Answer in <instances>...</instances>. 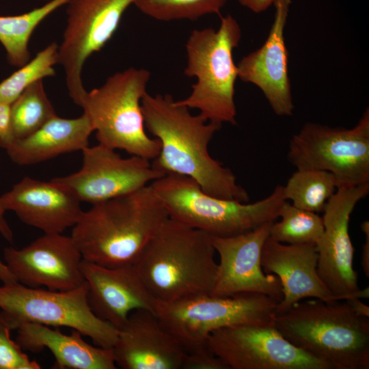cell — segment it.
<instances>
[{
    "label": "cell",
    "mask_w": 369,
    "mask_h": 369,
    "mask_svg": "<svg viewBox=\"0 0 369 369\" xmlns=\"http://www.w3.org/2000/svg\"><path fill=\"white\" fill-rule=\"evenodd\" d=\"M146 128L161 143L152 165L164 174L192 178L206 193L248 202L247 191L234 173L209 154L208 145L221 124L192 114L169 94L146 93L141 100Z\"/></svg>",
    "instance_id": "6da1fadb"
},
{
    "label": "cell",
    "mask_w": 369,
    "mask_h": 369,
    "mask_svg": "<svg viewBox=\"0 0 369 369\" xmlns=\"http://www.w3.org/2000/svg\"><path fill=\"white\" fill-rule=\"evenodd\" d=\"M168 218L149 184L83 210L70 236L85 260L107 267L135 264Z\"/></svg>",
    "instance_id": "7a4b0ae2"
},
{
    "label": "cell",
    "mask_w": 369,
    "mask_h": 369,
    "mask_svg": "<svg viewBox=\"0 0 369 369\" xmlns=\"http://www.w3.org/2000/svg\"><path fill=\"white\" fill-rule=\"evenodd\" d=\"M215 254L208 234L169 217L134 265L152 296L169 302L211 292Z\"/></svg>",
    "instance_id": "3957f363"
},
{
    "label": "cell",
    "mask_w": 369,
    "mask_h": 369,
    "mask_svg": "<svg viewBox=\"0 0 369 369\" xmlns=\"http://www.w3.org/2000/svg\"><path fill=\"white\" fill-rule=\"evenodd\" d=\"M273 325L331 369L369 368V318L355 314L344 300H301L275 314Z\"/></svg>",
    "instance_id": "277c9868"
},
{
    "label": "cell",
    "mask_w": 369,
    "mask_h": 369,
    "mask_svg": "<svg viewBox=\"0 0 369 369\" xmlns=\"http://www.w3.org/2000/svg\"><path fill=\"white\" fill-rule=\"evenodd\" d=\"M241 39V29L230 14L221 17L217 29H194L186 42L185 75L196 79L190 94L177 102L198 110L208 122L236 124L234 100L237 66L233 51Z\"/></svg>",
    "instance_id": "5b68a950"
},
{
    "label": "cell",
    "mask_w": 369,
    "mask_h": 369,
    "mask_svg": "<svg viewBox=\"0 0 369 369\" xmlns=\"http://www.w3.org/2000/svg\"><path fill=\"white\" fill-rule=\"evenodd\" d=\"M150 184L169 218L214 236H235L273 222L286 201L282 185L248 203L210 195L192 178L176 174H166Z\"/></svg>",
    "instance_id": "8992f818"
},
{
    "label": "cell",
    "mask_w": 369,
    "mask_h": 369,
    "mask_svg": "<svg viewBox=\"0 0 369 369\" xmlns=\"http://www.w3.org/2000/svg\"><path fill=\"white\" fill-rule=\"evenodd\" d=\"M150 72L128 68L107 78L83 95L81 106L96 131L98 144L123 150L150 161L159 154L161 143L147 135L141 100Z\"/></svg>",
    "instance_id": "52a82bcc"
},
{
    "label": "cell",
    "mask_w": 369,
    "mask_h": 369,
    "mask_svg": "<svg viewBox=\"0 0 369 369\" xmlns=\"http://www.w3.org/2000/svg\"><path fill=\"white\" fill-rule=\"evenodd\" d=\"M278 303L260 293L200 294L169 302L156 300L154 313L188 353L205 346L208 336L221 328L273 325Z\"/></svg>",
    "instance_id": "ba28073f"
},
{
    "label": "cell",
    "mask_w": 369,
    "mask_h": 369,
    "mask_svg": "<svg viewBox=\"0 0 369 369\" xmlns=\"http://www.w3.org/2000/svg\"><path fill=\"white\" fill-rule=\"evenodd\" d=\"M87 283L70 290L31 288L14 282L0 286V315L16 329L24 323L66 327L90 338L94 345L113 348L118 329L98 318L87 303Z\"/></svg>",
    "instance_id": "9c48e42d"
},
{
    "label": "cell",
    "mask_w": 369,
    "mask_h": 369,
    "mask_svg": "<svg viewBox=\"0 0 369 369\" xmlns=\"http://www.w3.org/2000/svg\"><path fill=\"white\" fill-rule=\"evenodd\" d=\"M297 169L331 173L338 189L369 183V109L351 128L308 122L289 141Z\"/></svg>",
    "instance_id": "30bf717a"
},
{
    "label": "cell",
    "mask_w": 369,
    "mask_h": 369,
    "mask_svg": "<svg viewBox=\"0 0 369 369\" xmlns=\"http://www.w3.org/2000/svg\"><path fill=\"white\" fill-rule=\"evenodd\" d=\"M136 0H68L67 23L58 45V64L65 72L68 94L81 106L86 90L82 70L87 59L100 51L118 27L122 16Z\"/></svg>",
    "instance_id": "8fae6325"
},
{
    "label": "cell",
    "mask_w": 369,
    "mask_h": 369,
    "mask_svg": "<svg viewBox=\"0 0 369 369\" xmlns=\"http://www.w3.org/2000/svg\"><path fill=\"white\" fill-rule=\"evenodd\" d=\"M369 193V183L338 189L327 202L322 217L324 231L316 244L318 273L338 301L368 298L369 288L360 289L353 266L354 247L349 234L351 215Z\"/></svg>",
    "instance_id": "7c38bea8"
},
{
    "label": "cell",
    "mask_w": 369,
    "mask_h": 369,
    "mask_svg": "<svg viewBox=\"0 0 369 369\" xmlns=\"http://www.w3.org/2000/svg\"><path fill=\"white\" fill-rule=\"evenodd\" d=\"M206 345L228 369H331L292 345L274 325L221 328L208 336Z\"/></svg>",
    "instance_id": "4fadbf2b"
},
{
    "label": "cell",
    "mask_w": 369,
    "mask_h": 369,
    "mask_svg": "<svg viewBox=\"0 0 369 369\" xmlns=\"http://www.w3.org/2000/svg\"><path fill=\"white\" fill-rule=\"evenodd\" d=\"M115 150L100 144L88 146L81 151L78 172L52 180L81 202L92 205L133 192L165 175L150 160L135 155L123 158Z\"/></svg>",
    "instance_id": "5bb4252c"
},
{
    "label": "cell",
    "mask_w": 369,
    "mask_h": 369,
    "mask_svg": "<svg viewBox=\"0 0 369 369\" xmlns=\"http://www.w3.org/2000/svg\"><path fill=\"white\" fill-rule=\"evenodd\" d=\"M4 263L16 280L28 287L70 290L85 282L82 255L71 236L44 233L28 245L3 250Z\"/></svg>",
    "instance_id": "9a60e30c"
},
{
    "label": "cell",
    "mask_w": 369,
    "mask_h": 369,
    "mask_svg": "<svg viewBox=\"0 0 369 369\" xmlns=\"http://www.w3.org/2000/svg\"><path fill=\"white\" fill-rule=\"evenodd\" d=\"M272 223L235 236H210L219 262L210 294L230 296L254 292L266 295L278 302L282 300V286L278 277L265 273L261 266L262 247L269 236Z\"/></svg>",
    "instance_id": "2e32d148"
},
{
    "label": "cell",
    "mask_w": 369,
    "mask_h": 369,
    "mask_svg": "<svg viewBox=\"0 0 369 369\" xmlns=\"http://www.w3.org/2000/svg\"><path fill=\"white\" fill-rule=\"evenodd\" d=\"M290 3L275 1L274 19L265 42L236 64L238 78L257 86L279 116H290L295 109L284 37Z\"/></svg>",
    "instance_id": "e0dca14e"
},
{
    "label": "cell",
    "mask_w": 369,
    "mask_h": 369,
    "mask_svg": "<svg viewBox=\"0 0 369 369\" xmlns=\"http://www.w3.org/2000/svg\"><path fill=\"white\" fill-rule=\"evenodd\" d=\"M81 270L87 283L91 310L118 329L135 310L154 312L156 299L134 264L107 267L82 259Z\"/></svg>",
    "instance_id": "ac0fdd59"
},
{
    "label": "cell",
    "mask_w": 369,
    "mask_h": 369,
    "mask_svg": "<svg viewBox=\"0 0 369 369\" xmlns=\"http://www.w3.org/2000/svg\"><path fill=\"white\" fill-rule=\"evenodd\" d=\"M122 369H181L186 352L156 314L137 309L118 329L113 347Z\"/></svg>",
    "instance_id": "d6986e66"
},
{
    "label": "cell",
    "mask_w": 369,
    "mask_h": 369,
    "mask_svg": "<svg viewBox=\"0 0 369 369\" xmlns=\"http://www.w3.org/2000/svg\"><path fill=\"white\" fill-rule=\"evenodd\" d=\"M0 204L44 233H63L74 226L83 212L81 202L52 179L25 177L0 196Z\"/></svg>",
    "instance_id": "ffe728a7"
},
{
    "label": "cell",
    "mask_w": 369,
    "mask_h": 369,
    "mask_svg": "<svg viewBox=\"0 0 369 369\" xmlns=\"http://www.w3.org/2000/svg\"><path fill=\"white\" fill-rule=\"evenodd\" d=\"M318 258L316 244L289 245L267 238L262 250V269L265 273L278 277L283 292L275 314L306 298L338 301L318 273Z\"/></svg>",
    "instance_id": "44dd1931"
},
{
    "label": "cell",
    "mask_w": 369,
    "mask_h": 369,
    "mask_svg": "<svg viewBox=\"0 0 369 369\" xmlns=\"http://www.w3.org/2000/svg\"><path fill=\"white\" fill-rule=\"evenodd\" d=\"M16 342L23 351L38 353L46 348L55 357L56 369H115L113 348L91 345L77 330L70 335L58 327L24 323L16 329Z\"/></svg>",
    "instance_id": "7402d4cb"
},
{
    "label": "cell",
    "mask_w": 369,
    "mask_h": 369,
    "mask_svg": "<svg viewBox=\"0 0 369 369\" xmlns=\"http://www.w3.org/2000/svg\"><path fill=\"white\" fill-rule=\"evenodd\" d=\"M92 132V125L84 113L76 118L56 115L31 135L14 140L5 150L17 165L36 164L63 154L82 151L89 146Z\"/></svg>",
    "instance_id": "603a6c76"
},
{
    "label": "cell",
    "mask_w": 369,
    "mask_h": 369,
    "mask_svg": "<svg viewBox=\"0 0 369 369\" xmlns=\"http://www.w3.org/2000/svg\"><path fill=\"white\" fill-rule=\"evenodd\" d=\"M68 0H51L42 7L15 16H0V42L10 64L21 67L30 60L29 41L38 25Z\"/></svg>",
    "instance_id": "cb8c5ba5"
},
{
    "label": "cell",
    "mask_w": 369,
    "mask_h": 369,
    "mask_svg": "<svg viewBox=\"0 0 369 369\" xmlns=\"http://www.w3.org/2000/svg\"><path fill=\"white\" fill-rule=\"evenodd\" d=\"M338 187L333 175L327 171L297 169L283 186L286 201L299 208L318 213L336 193Z\"/></svg>",
    "instance_id": "d4e9b609"
},
{
    "label": "cell",
    "mask_w": 369,
    "mask_h": 369,
    "mask_svg": "<svg viewBox=\"0 0 369 369\" xmlns=\"http://www.w3.org/2000/svg\"><path fill=\"white\" fill-rule=\"evenodd\" d=\"M42 80L32 83L11 105L14 140L31 135L57 115Z\"/></svg>",
    "instance_id": "484cf974"
},
{
    "label": "cell",
    "mask_w": 369,
    "mask_h": 369,
    "mask_svg": "<svg viewBox=\"0 0 369 369\" xmlns=\"http://www.w3.org/2000/svg\"><path fill=\"white\" fill-rule=\"evenodd\" d=\"M279 221H273L269 236L273 240L289 245L314 243L321 238L324 226L318 213L295 206L286 201L282 206Z\"/></svg>",
    "instance_id": "4316f807"
},
{
    "label": "cell",
    "mask_w": 369,
    "mask_h": 369,
    "mask_svg": "<svg viewBox=\"0 0 369 369\" xmlns=\"http://www.w3.org/2000/svg\"><path fill=\"white\" fill-rule=\"evenodd\" d=\"M58 45L52 42L0 83V104L12 105L32 83L55 74Z\"/></svg>",
    "instance_id": "83f0119b"
},
{
    "label": "cell",
    "mask_w": 369,
    "mask_h": 369,
    "mask_svg": "<svg viewBox=\"0 0 369 369\" xmlns=\"http://www.w3.org/2000/svg\"><path fill=\"white\" fill-rule=\"evenodd\" d=\"M228 0H136L134 5L144 14L162 21L196 20L219 14Z\"/></svg>",
    "instance_id": "f1b7e54d"
},
{
    "label": "cell",
    "mask_w": 369,
    "mask_h": 369,
    "mask_svg": "<svg viewBox=\"0 0 369 369\" xmlns=\"http://www.w3.org/2000/svg\"><path fill=\"white\" fill-rule=\"evenodd\" d=\"M12 330L0 315V369H40V365L30 359L20 346L11 339Z\"/></svg>",
    "instance_id": "f546056e"
},
{
    "label": "cell",
    "mask_w": 369,
    "mask_h": 369,
    "mask_svg": "<svg viewBox=\"0 0 369 369\" xmlns=\"http://www.w3.org/2000/svg\"><path fill=\"white\" fill-rule=\"evenodd\" d=\"M182 369H228L206 345L186 353Z\"/></svg>",
    "instance_id": "4dcf8cb0"
},
{
    "label": "cell",
    "mask_w": 369,
    "mask_h": 369,
    "mask_svg": "<svg viewBox=\"0 0 369 369\" xmlns=\"http://www.w3.org/2000/svg\"><path fill=\"white\" fill-rule=\"evenodd\" d=\"M14 141L11 105L0 104V147L6 149Z\"/></svg>",
    "instance_id": "1f68e13d"
},
{
    "label": "cell",
    "mask_w": 369,
    "mask_h": 369,
    "mask_svg": "<svg viewBox=\"0 0 369 369\" xmlns=\"http://www.w3.org/2000/svg\"><path fill=\"white\" fill-rule=\"evenodd\" d=\"M361 229L365 234L366 240L362 247L361 264L367 277H369V222L365 221L361 224Z\"/></svg>",
    "instance_id": "d6a6232c"
},
{
    "label": "cell",
    "mask_w": 369,
    "mask_h": 369,
    "mask_svg": "<svg viewBox=\"0 0 369 369\" xmlns=\"http://www.w3.org/2000/svg\"><path fill=\"white\" fill-rule=\"evenodd\" d=\"M275 0H238L243 7L254 13H260L273 5Z\"/></svg>",
    "instance_id": "836d02e7"
},
{
    "label": "cell",
    "mask_w": 369,
    "mask_h": 369,
    "mask_svg": "<svg viewBox=\"0 0 369 369\" xmlns=\"http://www.w3.org/2000/svg\"><path fill=\"white\" fill-rule=\"evenodd\" d=\"M344 301H346L355 314L369 318V306L360 301V299L351 298Z\"/></svg>",
    "instance_id": "e575fe53"
},
{
    "label": "cell",
    "mask_w": 369,
    "mask_h": 369,
    "mask_svg": "<svg viewBox=\"0 0 369 369\" xmlns=\"http://www.w3.org/2000/svg\"><path fill=\"white\" fill-rule=\"evenodd\" d=\"M5 212L0 204V234L5 240L12 243L14 240V234L5 218Z\"/></svg>",
    "instance_id": "d590c367"
},
{
    "label": "cell",
    "mask_w": 369,
    "mask_h": 369,
    "mask_svg": "<svg viewBox=\"0 0 369 369\" xmlns=\"http://www.w3.org/2000/svg\"><path fill=\"white\" fill-rule=\"evenodd\" d=\"M0 281L5 283L16 282L14 277L10 272L5 264L0 260Z\"/></svg>",
    "instance_id": "8d00e7d4"
},
{
    "label": "cell",
    "mask_w": 369,
    "mask_h": 369,
    "mask_svg": "<svg viewBox=\"0 0 369 369\" xmlns=\"http://www.w3.org/2000/svg\"><path fill=\"white\" fill-rule=\"evenodd\" d=\"M44 1H51V0H44Z\"/></svg>",
    "instance_id": "74e56055"
}]
</instances>
